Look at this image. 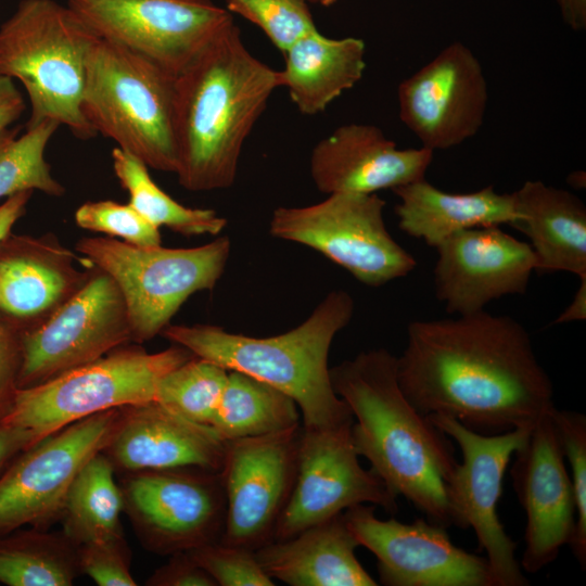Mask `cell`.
I'll use <instances>...</instances> for the list:
<instances>
[{
  "label": "cell",
  "mask_w": 586,
  "mask_h": 586,
  "mask_svg": "<svg viewBox=\"0 0 586 586\" xmlns=\"http://www.w3.org/2000/svg\"><path fill=\"white\" fill-rule=\"evenodd\" d=\"M118 408L75 421L20 453L0 474V536L60 522L68 488L100 451Z\"/></svg>",
  "instance_id": "cell-14"
},
{
  "label": "cell",
  "mask_w": 586,
  "mask_h": 586,
  "mask_svg": "<svg viewBox=\"0 0 586 586\" xmlns=\"http://www.w3.org/2000/svg\"><path fill=\"white\" fill-rule=\"evenodd\" d=\"M122 474L124 511L145 549L170 556L220 540L226 515L220 472L181 467Z\"/></svg>",
  "instance_id": "cell-12"
},
{
  "label": "cell",
  "mask_w": 586,
  "mask_h": 586,
  "mask_svg": "<svg viewBox=\"0 0 586 586\" xmlns=\"http://www.w3.org/2000/svg\"><path fill=\"white\" fill-rule=\"evenodd\" d=\"M517 220L511 225L530 241L535 272L586 277V207L572 192L527 180L512 192Z\"/></svg>",
  "instance_id": "cell-25"
},
{
  "label": "cell",
  "mask_w": 586,
  "mask_h": 586,
  "mask_svg": "<svg viewBox=\"0 0 586 586\" xmlns=\"http://www.w3.org/2000/svg\"><path fill=\"white\" fill-rule=\"evenodd\" d=\"M228 372L215 362L194 356L161 378L154 402L190 421L211 425Z\"/></svg>",
  "instance_id": "cell-33"
},
{
  "label": "cell",
  "mask_w": 586,
  "mask_h": 586,
  "mask_svg": "<svg viewBox=\"0 0 586 586\" xmlns=\"http://www.w3.org/2000/svg\"><path fill=\"white\" fill-rule=\"evenodd\" d=\"M76 251L110 275L126 303L131 341L152 340L194 293L213 290L231 251L222 235L201 246L142 247L113 238H82Z\"/></svg>",
  "instance_id": "cell-7"
},
{
  "label": "cell",
  "mask_w": 586,
  "mask_h": 586,
  "mask_svg": "<svg viewBox=\"0 0 586 586\" xmlns=\"http://www.w3.org/2000/svg\"><path fill=\"white\" fill-rule=\"evenodd\" d=\"M562 21L571 29H586V0H556Z\"/></svg>",
  "instance_id": "cell-44"
},
{
  "label": "cell",
  "mask_w": 586,
  "mask_h": 586,
  "mask_svg": "<svg viewBox=\"0 0 586 586\" xmlns=\"http://www.w3.org/2000/svg\"><path fill=\"white\" fill-rule=\"evenodd\" d=\"M148 586H217L189 551L169 556V560L146 579Z\"/></svg>",
  "instance_id": "cell-40"
},
{
  "label": "cell",
  "mask_w": 586,
  "mask_h": 586,
  "mask_svg": "<svg viewBox=\"0 0 586 586\" xmlns=\"http://www.w3.org/2000/svg\"><path fill=\"white\" fill-rule=\"evenodd\" d=\"M95 37L68 5L53 0H22L1 25L0 75L18 80L28 95L26 128L52 119L79 139L97 135L81 111Z\"/></svg>",
  "instance_id": "cell-5"
},
{
  "label": "cell",
  "mask_w": 586,
  "mask_h": 586,
  "mask_svg": "<svg viewBox=\"0 0 586 586\" xmlns=\"http://www.w3.org/2000/svg\"><path fill=\"white\" fill-rule=\"evenodd\" d=\"M374 508L360 504L344 515L359 546L375 556L382 585L494 586L486 558L456 546L446 527L428 519L381 520Z\"/></svg>",
  "instance_id": "cell-16"
},
{
  "label": "cell",
  "mask_w": 586,
  "mask_h": 586,
  "mask_svg": "<svg viewBox=\"0 0 586 586\" xmlns=\"http://www.w3.org/2000/svg\"><path fill=\"white\" fill-rule=\"evenodd\" d=\"M564 459L571 468L576 522L569 546L581 569L586 565V416L556 406L549 412Z\"/></svg>",
  "instance_id": "cell-34"
},
{
  "label": "cell",
  "mask_w": 586,
  "mask_h": 586,
  "mask_svg": "<svg viewBox=\"0 0 586 586\" xmlns=\"http://www.w3.org/2000/svg\"><path fill=\"white\" fill-rule=\"evenodd\" d=\"M377 193H332L316 204L273 211L269 233L308 246L369 286L408 276L415 257L386 229Z\"/></svg>",
  "instance_id": "cell-9"
},
{
  "label": "cell",
  "mask_w": 586,
  "mask_h": 586,
  "mask_svg": "<svg viewBox=\"0 0 586 586\" xmlns=\"http://www.w3.org/2000/svg\"><path fill=\"white\" fill-rule=\"evenodd\" d=\"M114 476L113 464L98 451L74 477L60 522L62 531L76 547L123 533V497Z\"/></svg>",
  "instance_id": "cell-30"
},
{
  "label": "cell",
  "mask_w": 586,
  "mask_h": 586,
  "mask_svg": "<svg viewBox=\"0 0 586 586\" xmlns=\"http://www.w3.org/2000/svg\"><path fill=\"white\" fill-rule=\"evenodd\" d=\"M33 191H23L9 196L0 205V242L11 232L15 222L25 214Z\"/></svg>",
  "instance_id": "cell-43"
},
{
  "label": "cell",
  "mask_w": 586,
  "mask_h": 586,
  "mask_svg": "<svg viewBox=\"0 0 586 586\" xmlns=\"http://www.w3.org/2000/svg\"><path fill=\"white\" fill-rule=\"evenodd\" d=\"M80 574L99 586H136L130 573L131 550L124 534L90 540L77 546Z\"/></svg>",
  "instance_id": "cell-38"
},
{
  "label": "cell",
  "mask_w": 586,
  "mask_h": 586,
  "mask_svg": "<svg viewBox=\"0 0 586 586\" xmlns=\"http://www.w3.org/2000/svg\"><path fill=\"white\" fill-rule=\"evenodd\" d=\"M74 217L80 228L118 237L132 245H162L160 228L148 221L129 203L109 200L87 202L77 208Z\"/></svg>",
  "instance_id": "cell-36"
},
{
  "label": "cell",
  "mask_w": 586,
  "mask_h": 586,
  "mask_svg": "<svg viewBox=\"0 0 586 586\" xmlns=\"http://www.w3.org/2000/svg\"><path fill=\"white\" fill-rule=\"evenodd\" d=\"M131 341L123 294L93 267L85 283L47 319L21 336L17 388L31 387L90 364Z\"/></svg>",
  "instance_id": "cell-11"
},
{
  "label": "cell",
  "mask_w": 586,
  "mask_h": 586,
  "mask_svg": "<svg viewBox=\"0 0 586 586\" xmlns=\"http://www.w3.org/2000/svg\"><path fill=\"white\" fill-rule=\"evenodd\" d=\"M297 404L277 387L229 370L211 426L226 442L269 435L301 425Z\"/></svg>",
  "instance_id": "cell-28"
},
{
  "label": "cell",
  "mask_w": 586,
  "mask_h": 586,
  "mask_svg": "<svg viewBox=\"0 0 586 586\" xmlns=\"http://www.w3.org/2000/svg\"><path fill=\"white\" fill-rule=\"evenodd\" d=\"M344 512L255 550L263 570L291 586H377L356 557Z\"/></svg>",
  "instance_id": "cell-24"
},
{
  "label": "cell",
  "mask_w": 586,
  "mask_h": 586,
  "mask_svg": "<svg viewBox=\"0 0 586 586\" xmlns=\"http://www.w3.org/2000/svg\"><path fill=\"white\" fill-rule=\"evenodd\" d=\"M354 311L349 293L334 290L304 322L282 334L254 337L212 324H168L161 334L196 357L288 394L298 406L304 428H329L354 420L347 404L333 391L328 366L332 341Z\"/></svg>",
  "instance_id": "cell-4"
},
{
  "label": "cell",
  "mask_w": 586,
  "mask_h": 586,
  "mask_svg": "<svg viewBox=\"0 0 586 586\" xmlns=\"http://www.w3.org/2000/svg\"><path fill=\"white\" fill-rule=\"evenodd\" d=\"M586 318V277L581 278V284L571 304L552 323L581 321Z\"/></svg>",
  "instance_id": "cell-45"
},
{
  "label": "cell",
  "mask_w": 586,
  "mask_h": 586,
  "mask_svg": "<svg viewBox=\"0 0 586 586\" xmlns=\"http://www.w3.org/2000/svg\"><path fill=\"white\" fill-rule=\"evenodd\" d=\"M309 3L321 4V0H306Z\"/></svg>",
  "instance_id": "cell-48"
},
{
  "label": "cell",
  "mask_w": 586,
  "mask_h": 586,
  "mask_svg": "<svg viewBox=\"0 0 586 586\" xmlns=\"http://www.w3.org/2000/svg\"><path fill=\"white\" fill-rule=\"evenodd\" d=\"M396 369L419 413L449 417L481 434L533 429L555 407L531 336L509 316L482 310L411 321Z\"/></svg>",
  "instance_id": "cell-1"
},
{
  "label": "cell",
  "mask_w": 586,
  "mask_h": 586,
  "mask_svg": "<svg viewBox=\"0 0 586 586\" xmlns=\"http://www.w3.org/2000/svg\"><path fill=\"white\" fill-rule=\"evenodd\" d=\"M281 87L305 115L323 112L357 85L366 69V43L357 37L329 38L318 29L300 38L283 53Z\"/></svg>",
  "instance_id": "cell-27"
},
{
  "label": "cell",
  "mask_w": 586,
  "mask_h": 586,
  "mask_svg": "<svg viewBox=\"0 0 586 586\" xmlns=\"http://www.w3.org/2000/svg\"><path fill=\"white\" fill-rule=\"evenodd\" d=\"M278 88L279 71L250 52L234 22L175 76V174L184 189L234 183L243 145Z\"/></svg>",
  "instance_id": "cell-2"
},
{
  "label": "cell",
  "mask_w": 586,
  "mask_h": 586,
  "mask_svg": "<svg viewBox=\"0 0 586 586\" xmlns=\"http://www.w3.org/2000/svg\"><path fill=\"white\" fill-rule=\"evenodd\" d=\"M434 152L399 149L372 124L339 126L313 148L309 171L324 194H373L425 178Z\"/></svg>",
  "instance_id": "cell-22"
},
{
  "label": "cell",
  "mask_w": 586,
  "mask_h": 586,
  "mask_svg": "<svg viewBox=\"0 0 586 586\" xmlns=\"http://www.w3.org/2000/svg\"><path fill=\"white\" fill-rule=\"evenodd\" d=\"M24 329L21 323L0 320V420L17 388Z\"/></svg>",
  "instance_id": "cell-39"
},
{
  "label": "cell",
  "mask_w": 586,
  "mask_h": 586,
  "mask_svg": "<svg viewBox=\"0 0 586 586\" xmlns=\"http://www.w3.org/2000/svg\"><path fill=\"white\" fill-rule=\"evenodd\" d=\"M488 98L480 60L454 41L398 85V116L421 146L448 150L480 131Z\"/></svg>",
  "instance_id": "cell-18"
},
{
  "label": "cell",
  "mask_w": 586,
  "mask_h": 586,
  "mask_svg": "<svg viewBox=\"0 0 586 586\" xmlns=\"http://www.w3.org/2000/svg\"><path fill=\"white\" fill-rule=\"evenodd\" d=\"M78 575L77 547L62 530L18 528L0 536V583L69 586Z\"/></svg>",
  "instance_id": "cell-29"
},
{
  "label": "cell",
  "mask_w": 586,
  "mask_h": 586,
  "mask_svg": "<svg viewBox=\"0 0 586 586\" xmlns=\"http://www.w3.org/2000/svg\"><path fill=\"white\" fill-rule=\"evenodd\" d=\"M227 443L213 426L153 400L119 407L100 451L119 473L181 467L220 472Z\"/></svg>",
  "instance_id": "cell-21"
},
{
  "label": "cell",
  "mask_w": 586,
  "mask_h": 586,
  "mask_svg": "<svg viewBox=\"0 0 586 586\" xmlns=\"http://www.w3.org/2000/svg\"><path fill=\"white\" fill-rule=\"evenodd\" d=\"M568 182L573 187V188H585V173L584 171H573L569 177H568Z\"/></svg>",
  "instance_id": "cell-46"
},
{
  "label": "cell",
  "mask_w": 586,
  "mask_h": 586,
  "mask_svg": "<svg viewBox=\"0 0 586 586\" xmlns=\"http://www.w3.org/2000/svg\"><path fill=\"white\" fill-rule=\"evenodd\" d=\"M175 76L151 60L95 37L86 61L81 111L95 133L149 168L176 173Z\"/></svg>",
  "instance_id": "cell-6"
},
{
  "label": "cell",
  "mask_w": 586,
  "mask_h": 586,
  "mask_svg": "<svg viewBox=\"0 0 586 586\" xmlns=\"http://www.w3.org/2000/svg\"><path fill=\"white\" fill-rule=\"evenodd\" d=\"M435 250V296L451 315L479 313L492 301L524 294L536 269L528 242L499 226L460 231Z\"/></svg>",
  "instance_id": "cell-19"
},
{
  "label": "cell",
  "mask_w": 586,
  "mask_h": 586,
  "mask_svg": "<svg viewBox=\"0 0 586 586\" xmlns=\"http://www.w3.org/2000/svg\"><path fill=\"white\" fill-rule=\"evenodd\" d=\"M353 421L329 428L302 425L295 481L273 540L291 538L360 504L397 511V497L359 463L351 434Z\"/></svg>",
  "instance_id": "cell-15"
},
{
  "label": "cell",
  "mask_w": 586,
  "mask_h": 586,
  "mask_svg": "<svg viewBox=\"0 0 586 586\" xmlns=\"http://www.w3.org/2000/svg\"><path fill=\"white\" fill-rule=\"evenodd\" d=\"M392 191L399 199L395 206L399 229L434 249L460 231L511 226L517 220L512 193H499L493 186L469 193H449L423 178Z\"/></svg>",
  "instance_id": "cell-26"
},
{
  "label": "cell",
  "mask_w": 586,
  "mask_h": 586,
  "mask_svg": "<svg viewBox=\"0 0 586 586\" xmlns=\"http://www.w3.org/2000/svg\"><path fill=\"white\" fill-rule=\"evenodd\" d=\"M67 5L98 37L174 76L233 23L232 14L212 0H68Z\"/></svg>",
  "instance_id": "cell-13"
},
{
  "label": "cell",
  "mask_w": 586,
  "mask_h": 586,
  "mask_svg": "<svg viewBox=\"0 0 586 586\" xmlns=\"http://www.w3.org/2000/svg\"><path fill=\"white\" fill-rule=\"evenodd\" d=\"M337 0H321V5L323 7H330L334 4Z\"/></svg>",
  "instance_id": "cell-47"
},
{
  "label": "cell",
  "mask_w": 586,
  "mask_h": 586,
  "mask_svg": "<svg viewBox=\"0 0 586 586\" xmlns=\"http://www.w3.org/2000/svg\"><path fill=\"white\" fill-rule=\"evenodd\" d=\"M227 10L260 28L282 53L317 29L306 0H225Z\"/></svg>",
  "instance_id": "cell-35"
},
{
  "label": "cell",
  "mask_w": 586,
  "mask_h": 586,
  "mask_svg": "<svg viewBox=\"0 0 586 586\" xmlns=\"http://www.w3.org/2000/svg\"><path fill=\"white\" fill-rule=\"evenodd\" d=\"M301 434L302 424L227 443L220 471L226 495L221 543L255 551L273 540L293 489Z\"/></svg>",
  "instance_id": "cell-17"
},
{
  "label": "cell",
  "mask_w": 586,
  "mask_h": 586,
  "mask_svg": "<svg viewBox=\"0 0 586 586\" xmlns=\"http://www.w3.org/2000/svg\"><path fill=\"white\" fill-rule=\"evenodd\" d=\"M219 586H273L275 581L258 563L255 551L219 542L189 551Z\"/></svg>",
  "instance_id": "cell-37"
},
{
  "label": "cell",
  "mask_w": 586,
  "mask_h": 586,
  "mask_svg": "<svg viewBox=\"0 0 586 586\" xmlns=\"http://www.w3.org/2000/svg\"><path fill=\"white\" fill-rule=\"evenodd\" d=\"M0 242V309L16 318L51 314L88 279L58 241L13 237Z\"/></svg>",
  "instance_id": "cell-23"
},
{
  "label": "cell",
  "mask_w": 586,
  "mask_h": 586,
  "mask_svg": "<svg viewBox=\"0 0 586 586\" xmlns=\"http://www.w3.org/2000/svg\"><path fill=\"white\" fill-rule=\"evenodd\" d=\"M514 455L510 475L526 517L520 565L535 574L571 543L576 522L572 480L549 413L536 423Z\"/></svg>",
  "instance_id": "cell-20"
},
{
  "label": "cell",
  "mask_w": 586,
  "mask_h": 586,
  "mask_svg": "<svg viewBox=\"0 0 586 586\" xmlns=\"http://www.w3.org/2000/svg\"><path fill=\"white\" fill-rule=\"evenodd\" d=\"M114 173L129 194V204L155 227H167L186 237L216 235L226 218L208 208L187 207L164 192L151 178L149 167L117 146L112 150Z\"/></svg>",
  "instance_id": "cell-31"
},
{
  "label": "cell",
  "mask_w": 586,
  "mask_h": 586,
  "mask_svg": "<svg viewBox=\"0 0 586 586\" xmlns=\"http://www.w3.org/2000/svg\"><path fill=\"white\" fill-rule=\"evenodd\" d=\"M194 356L178 344L153 354L119 346L47 382L16 388L0 421L47 437L88 416L153 402L161 378Z\"/></svg>",
  "instance_id": "cell-8"
},
{
  "label": "cell",
  "mask_w": 586,
  "mask_h": 586,
  "mask_svg": "<svg viewBox=\"0 0 586 586\" xmlns=\"http://www.w3.org/2000/svg\"><path fill=\"white\" fill-rule=\"evenodd\" d=\"M42 438L44 437L33 430L8 425L0 421V474L20 453Z\"/></svg>",
  "instance_id": "cell-41"
},
{
  "label": "cell",
  "mask_w": 586,
  "mask_h": 586,
  "mask_svg": "<svg viewBox=\"0 0 586 586\" xmlns=\"http://www.w3.org/2000/svg\"><path fill=\"white\" fill-rule=\"evenodd\" d=\"M60 124L43 120L26 132L16 130L0 135V198L23 191L38 190L51 196H62L65 188L52 176L44 150Z\"/></svg>",
  "instance_id": "cell-32"
},
{
  "label": "cell",
  "mask_w": 586,
  "mask_h": 586,
  "mask_svg": "<svg viewBox=\"0 0 586 586\" xmlns=\"http://www.w3.org/2000/svg\"><path fill=\"white\" fill-rule=\"evenodd\" d=\"M25 109L26 103L13 79L0 75V135L21 117Z\"/></svg>",
  "instance_id": "cell-42"
},
{
  "label": "cell",
  "mask_w": 586,
  "mask_h": 586,
  "mask_svg": "<svg viewBox=\"0 0 586 586\" xmlns=\"http://www.w3.org/2000/svg\"><path fill=\"white\" fill-rule=\"evenodd\" d=\"M428 419L453 438L462 454L445 485L451 525L473 530L480 550L486 553L494 586H527L515 557L517 544L506 533L497 506L511 457L524 446L532 429L486 435L449 417L431 415Z\"/></svg>",
  "instance_id": "cell-10"
},
{
  "label": "cell",
  "mask_w": 586,
  "mask_h": 586,
  "mask_svg": "<svg viewBox=\"0 0 586 586\" xmlns=\"http://www.w3.org/2000/svg\"><path fill=\"white\" fill-rule=\"evenodd\" d=\"M396 361L385 348L361 352L330 368L331 384L356 419L351 434L357 454L393 495L447 528L445 485L458 463L454 447L407 399Z\"/></svg>",
  "instance_id": "cell-3"
}]
</instances>
